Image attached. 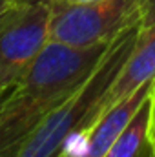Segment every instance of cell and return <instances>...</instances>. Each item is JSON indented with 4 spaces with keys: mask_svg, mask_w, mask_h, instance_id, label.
<instances>
[{
    "mask_svg": "<svg viewBox=\"0 0 155 157\" xmlns=\"http://www.w3.org/2000/svg\"><path fill=\"white\" fill-rule=\"evenodd\" d=\"M108 44L73 48L49 40L0 99V157H17L26 139L95 71Z\"/></svg>",
    "mask_w": 155,
    "mask_h": 157,
    "instance_id": "cell-1",
    "label": "cell"
},
{
    "mask_svg": "<svg viewBox=\"0 0 155 157\" xmlns=\"http://www.w3.org/2000/svg\"><path fill=\"white\" fill-rule=\"evenodd\" d=\"M139 31L141 26H133L112 42L95 71L71 97L40 122L26 139L17 157H59L70 146L71 139L82 135L95 122L104 97L135 49Z\"/></svg>",
    "mask_w": 155,
    "mask_h": 157,
    "instance_id": "cell-2",
    "label": "cell"
},
{
    "mask_svg": "<svg viewBox=\"0 0 155 157\" xmlns=\"http://www.w3.org/2000/svg\"><path fill=\"white\" fill-rule=\"evenodd\" d=\"M142 0H100L66 4L51 0L49 39L73 48L108 44L133 26H141Z\"/></svg>",
    "mask_w": 155,
    "mask_h": 157,
    "instance_id": "cell-3",
    "label": "cell"
},
{
    "mask_svg": "<svg viewBox=\"0 0 155 157\" xmlns=\"http://www.w3.org/2000/svg\"><path fill=\"white\" fill-rule=\"evenodd\" d=\"M51 0L11 2L0 13V82L9 90L49 42Z\"/></svg>",
    "mask_w": 155,
    "mask_h": 157,
    "instance_id": "cell-4",
    "label": "cell"
},
{
    "mask_svg": "<svg viewBox=\"0 0 155 157\" xmlns=\"http://www.w3.org/2000/svg\"><path fill=\"white\" fill-rule=\"evenodd\" d=\"M152 88L153 78L150 82H144L126 97L119 99L102 113H99L95 122L82 133L86 135L84 146L82 150H78V154H75L73 150V157H104V154L110 150V146L115 143V139L135 115V112L141 108V104L150 97Z\"/></svg>",
    "mask_w": 155,
    "mask_h": 157,
    "instance_id": "cell-5",
    "label": "cell"
},
{
    "mask_svg": "<svg viewBox=\"0 0 155 157\" xmlns=\"http://www.w3.org/2000/svg\"><path fill=\"white\" fill-rule=\"evenodd\" d=\"M155 77V24L141 29L135 49L131 51L128 62L124 64L122 71L113 80L108 95L104 97L99 113L108 110L119 99L126 97L128 93L135 91L144 82H150ZM99 117V115H97Z\"/></svg>",
    "mask_w": 155,
    "mask_h": 157,
    "instance_id": "cell-6",
    "label": "cell"
},
{
    "mask_svg": "<svg viewBox=\"0 0 155 157\" xmlns=\"http://www.w3.org/2000/svg\"><path fill=\"white\" fill-rule=\"evenodd\" d=\"M152 93L135 112V115L115 139L104 157H144L152 148Z\"/></svg>",
    "mask_w": 155,
    "mask_h": 157,
    "instance_id": "cell-7",
    "label": "cell"
},
{
    "mask_svg": "<svg viewBox=\"0 0 155 157\" xmlns=\"http://www.w3.org/2000/svg\"><path fill=\"white\" fill-rule=\"evenodd\" d=\"M155 24V0L141 2V29H146Z\"/></svg>",
    "mask_w": 155,
    "mask_h": 157,
    "instance_id": "cell-8",
    "label": "cell"
},
{
    "mask_svg": "<svg viewBox=\"0 0 155 157\" xmlns=\"http://www.w3.org/2000/svg\"><path fill=\"white\" fill-rule=\"evenodd\" d=\"M150 139H152V150L155 157V77H153V88H152V128H150Z\"/></svg>",
    "mask_w": 155,
    "mask_h": 157,
    "instance_id": "cell-9",
    "label": "cell"
},
{
    "mask_svg": "<svg viewBox=\"0 0 155 157\" xmlns=\"http://www.w3.org/2000/svg\"><path fill=\"white\" fill-rule=\"evenodd\" d=\"M60 2H66V4H93V2H100V0H60Z\"/></svg>",
    "mask_w": 155,
    "mask_h": 157,
    "instance_id": "cell-10",
    "label": "cell"
},
{
    "mask_svg": "<svg viewBox=\"0 0 155 157\" xmlns=\"http://www.w3.org/2000/svg\"><path fill=\"white\" fill-rule=\"evenodd\" d=\"M59 157H73V152H71V148H70V146H66V148L62 150V154H60Z\"/></svg>",
    "mask_w": 155,
    "mask_h": 157,
    "instance_id": "cell-11",
    "label": "cell"
},
{
    "mask_svg": "<svg viewBox=\"0 0 155 157\" xmlns=\"http://www.w3.org/2000/svg\"><path fill=\"white\" fill-rule=\"evenodd\" d=\"M9 4H11V0H0V13H2V11H4Z\"/></svg>",
    "mask_w": 155,
    "mask_h": 157,
    "instance_id": "cell-12",
    "label": "cell"
},
{
    "mask_svg": "<svg viewBox=\"0 0 155 157\" xmlns=\"http://www.w3.org/2000/svg\"><path fill=\"white\" fill-rule=\"evenodd\" d=\"M6 91H7V90H6V88H4V86H2V82H0V97H2V95H4V93H6Z\"/></svg>",
    "mask_w": 155,
    "mask_h": 157,
    "instance_id": "cell-13",
    "label": "cell"
},
{
    "mask_svg": "<svg viewBox=\"0 0 155 157\" xmlns=\"http://www.w3.org/2000/svg\"><path fill=\"white\" fill-rule=\"evenodd\" d=\"M144 157H153V150H152V148H150V150H148V152H146V155Z\"/></svg>",
    "mask_w": 155,
    "mask_h": 157,
    "instance_id": "cell-14",
    "label": "cell"
},
{
    "mask_svg": "<svg viewBox=\"0 0 155 157\" xmlns=\"http://www.w3.org/2000/svg\"><path fill=\"white\" fill-rule=\"evenodd\" d=\"M11 2H35V0H11Z\"/></svg>",
    "mask_w": 155,
    "mask_h": 157,
    "instance_id": "cell-15",
    "label": "cell"
},
{
    "mask_svg": "<svg viewBox=\"0 0 155 157\" xmlns=\"http://www.w3.org/2000/svg\"><path fill=\"white\" fill-rule=\"evenodd\" d=\"M2 97H4V95H2ZM2 97H0V99H2Z\"/></svg>",
    "mask_w": 155,
    "mask_h": 157,
    "instance_id": "cell-16",
    "label": "cell"
}]
</instances>
